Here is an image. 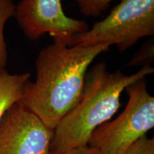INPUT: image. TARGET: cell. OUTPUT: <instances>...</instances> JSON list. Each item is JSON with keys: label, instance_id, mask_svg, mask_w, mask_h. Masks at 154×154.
Masks as SVG:
<instances>
[{"label": "cell", "instance_id": "obj_13", "mask_svg": "<svg viewBox=\"0 0 154 154\" xmlns=\"http://www.w3.org/2000/svg\"><path fill=\"white\" fill-rule=\"evenodd\" d=\"M73 1H75V2H79V0H73Z\"/></svg>", "mask_w": 154, "mask_h": 154}, {"label": "cell", "instance_id": "obj_2", "mask_svg": "<svg viewBox=\"0 0 154 154\" xmlns=\"http://www.w3.org/2000/svg\"><path fill=\"white\" fill-rule=\"evenodd\" d=\"M153 72L149 65L128 76L120 71L110 72L103 61L94 65L86 73L79 102L54 130L50 154L88 146L94 130L119 110L121 95L127 86Z\"/></svg>", "mask_w": 154, "mask_h": 154}, {"label": "cell", "instance_id": "obj_11", "mask_svg": "<svg viewBox=\"0 0 154 154\" xmlns=\"http://www.w3.org/2000/svg\"><path fill=\"white\" fill-rule=\"evenodd\" d=\"M123 154H154V139L143 136L132 144Z\"/></svg>", "mask_w": 154, "mask_h": 154}, {"label": "cell", "instance_id": "obj_1", "mask_svg": "<svg viewBox=\"0 0 154 154\" xmlns=\"http://www.w3.org/2000/svg\"><path fill=\"white\" fill-rule=\"evenodd\" d=\"M109 49L53 42L38 53L35 81L27 82L19 103L54 131L79 102L88 66Z\"/></svg>", "mask_w": 154, "mask_h": 154}, {"label": "cell", "instance_id": "obj_4", "mask_svg": "<svg viewBox=\"0 0 154 154\" xmlns=\"http://www.w3.org/2000/svg\"><path fill=\"white\" fill-rule=\"evenodd\" d=\"M145 78L127 86L128 101L124 111L94 130L88 146L101 154H123L153 128L154 98L148 92Z\"/></svg>", "mask_w": 154, "mask_h": 154}, {"label": "cell", "instance_id": "obj_3", "mask_svg": "<svg viewBox=\"0 0 154 154\" xmlns=\"http://www.w3.org/2000/svg\"><path fill=\"white\" fill-rule=\"evenodd\" d=\"M154 36V0H121L104 19L76 35L72 46L116 45L121 52Z\"/></svg>", "mask_w": 154, "mask_h": 154}, {"label": "cell", "instance_id": "obj_8", "mask_svg": "<svg viewBox=\"0 0 154 154\" xmlns=\"http://www.w3.org/2000/svg\"><path fill=\"white\" fill-rule=\"evenodd\" d=\"M16 5L13 0H0V70L5 69L8 61V52L5 38V26L14 16Z\"/></svg>", "mask_w": 154, "mask_h": 154}, {"label": "cell", "instance_id": "obj_9", "mask_svg": "<svg viewBox=\"0 0 154 154\" xmlns=\"http://www.w3.org/2000/svg\"><path fill=\"white\" fill-rule=\"evenodd\" d=\"M116 0H79L77 2L80 12L86 17H98Z\"/></svg>", "mask_w": 154, "mask_h": 154}, {"label": "cell", "instance_id": "obj_12", "mask_svg": "<svg viewBox=\"0 0 154 154\" xmlns=\"http://www.w3.org/2000/svg\"><path fill=\"white\" fill-rule=\"evenodd\" d=\"M57 154H101L99 151L88 146H80Z\"/></svg>", "mask_w": 154, "mask_h": 154}, {"label": "cell", "instance_id": "obj_7", "mask_svg": "<svg viewBox=\"0 0 154 154\" xmlns=\"http://www.w3.org/2000/svg\"><path fill=\"white\" fill-rule=\"evenodd\" d=\"M31 74H11L6 69L0 70V121L10 108L22 99Z\"/></svg>", "mask_w": 154, "mask_h": 154}, {"label": "cell", "instance_id": "obj_10", "mask_svg": "<svg viewBox=\"0 0 154 154\" xmlns=\"http://www.w3.org/2000/svg\"><path fill=\"white\" fill-rule=\"evenodd\" d=\"M154 60L153 38L149 39L134 55L128 66H149Z\"/></svg>", "mask_w": 154, "mask_h": 154}, {"label": "cell", "instance_id": "obj_6", "mask_svg": "<svg viewBox=\"0 0 154 154\" xmlns=\"http://www.w3.org/2000/svg\"><path fill=\"white\" fill-rule=\"evenodd\" d=\"M53 133L18 102L0 121V154H50Z\"/></svg>", "mask_w": 154, "mask_h": 154}, {"label": "cell", "instance_id": "obj_5", "mask_svg": "<svg viewBox=\"0 0 154 154\" xmlns=\"http://www.w3.org/2000/svg\"><path fill=\"white\" fill-rule=\"evenodd\" d=\"M14 17L29 40H37L48 34L54 42L68 47L75 36L89 29L84 20L64 14L61 0H21L16 5Z\"/></svg>", "mask_w": 154, "mask_h": 154}]
</instances>
